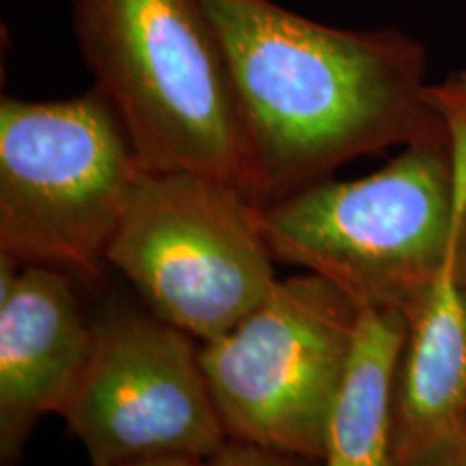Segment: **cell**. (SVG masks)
Returning <instances> with one entry per match:
<instances>
[{
    "label": "cell",
    "mask_w": 466,
    "mask_h": 466,
    "mask_svg": "<svg viewBox=\"0 0 466 466\" xmlns=\"http://www.w3.org/2000/svg\"><path fill=\"white\" fill-rule=\"evenodd\" d=\"M458 247L460 236L408 322L393 384L398 460L466 428V279Z\"/></svg>",
    "instance_id": "9"
},
{
    "label": "cell",
    "mask_w": 466,
    "mask_h": 466,
    "mask_svg": "<svg viewBox=\"0 0 466 466\" xmlns=\"http://www.w3.org/2000/svg\"><path fill=\"white\" fill-rule=\"evenodd\" d=\"M119 466H208V460L195 458H151V460H137V462H126Z\"/></svg>",
    "instance_id": "13"
},
{
    "label": "cell",
    "mask_w": 466,
    "mask_h": 466,
    "mask_svg": "<svg viewBox=\"0 0 466 466\" xmlns=\"http://www.w3.org/2000/svg\"><path fill=\"white\" fill-rule=\"evenodd\" d=\"M363 311L329 279H279L247 318L201 343L229 439L319 462Z\"/></svg>",
    "instance_id": "6"
},
{
    "label": "cell",
    "mask_w": 466,
    "mask_h": 466,
    "mask_svg": "<svg viewBox=\"0 0 466 466\" xmlns=\"http://www.w3.org/2000/svg\"><path fill=\"white\" fill-rule=\"evenodd\" d=\"M462 208L464 171L447 137L404 147L365 177L305 186L259 220L275 261L329 279L360 311L410 322L456 247Z\"/></svg>",
    "instance_id": "2"
},
{
    "label": "cell",
    "mask_w": 466,
    "mask_h": 466,
    "mask_svg": "<svg viewBox=\"0 0 466 466\" xmlns=\"http://www.w3.org/2000/svg\"><path fill=\"white\" fill-rule=\"evenodd\" d=\"M398 462L400 466H466V428Z\"/></svg>",
    "instance_id": "12"
},
{
    "label": "cell",
    "mask_w": 466,
    "mask_h": 466,
    "mask_svg": "<svg viewBox=\"0 0 466 466\" xmlns=\"http://www.w3.org/2000/svg\"><path fill=\"white\" fill-rule=\"evenodd\" d=\"M458 259H460V268H462V275L466 279V195H464V209H462V227H460Z\"/></svg>",
    "instance_id": "14"
},
{
    "label": "cell",
    "mask_w": 466,
    "mask_h": 466,
    "mask_svg": "<svg viewBox=\"0 0 466 466\" xmlns=\"http://www.w3.org/2000/svg\"><path fill=\"white\" fill-rule=\"evenodd\" d=\"M208 466H319L313 460L283 453L253 442L229 439L217 456L208 460Z\"/></svg>",
    "instance_id": "11"
},
{
    "label": "cell",
    "mask_w": 466,
    "mask_h": 466,
    "mask_svg": "<svg viewBox=\"0 0 466 466\" xmlns=\"http://www.w3.org/2000/svg\"><path fill=\"white\" fill-rule=\"evenodd\" d=\"M91 352L63 408L91 466L209 460L229 441L201 343L147 307L110 302L91 318Z\"/></svg>",
    "instance_id": "7"
},
{
    "label": "cell",
    "mask_w": 466,
    "mask_h": 466,
    "mask_svg": "<svg viewBox=\"0 0 466 466\" xmlns=\"http://www.w3.org/2000/svg\"><path fill=\"white\" fill-rule=\"evenodd\" d=\"M199 3L229 67L259 209L359 156L450 137L408 35L318 25L272 0Z\"/></svg>",
    "instance_id": "1"
},
{
    "label": "cell",
    "mask_w": 466,
    "mask_h": 466,
    "mask_svg": "<svg viewBox=\"0 0 466 466\" xmlns=\"http://www.w3.org/2000/svg\"><path fill=\"white\" fill-rule=\"evenodd\" d=\"M259 208L225 179L143 171L108 247L115 268L151 313L199 343L259 307L279 279Z\"/></svg>",
    "instance_id": "5"
},
{
    "label": "cell",
    "mask_w": 466,
    "mask_h": 466,
    "mask_svg": "<svg viewBox=\"0 0 466 466\" xmlns=\"http://www.w3.org/2000/svg\"><path fill=\"white\" fill-rule=\"evenodd\" d=\"M0 261V466H17L39 419L67 406L93 333L72 275Z\"/></svg>",
    "instance_id": "8"
},
{
    "label": "cell",
    "mask_w": 466,
    "mask_h": 466,
    "mask_svg": "<svg viewBox=\"0 0 466 466\" xmlns=\"http://www.w3.org/2000/svg\"><path fill=\"white\" fill-rule=\"evenodd\" d=\"M96 86L143 171H192L247 195V141L229 67L199 0H72Z\"/></svg>",
    "instance_id": "3"
},
{
    "label": "cell",
    "mask_w": 466,
    "mask_h": 466,
    "mask_svg": "<svg viewBox=\"0 0 466 466\" xmlns=\"http://www.w3.org/2000/svg\"><path fill=\"white\" fill-rule=\"evenodd\" d=\"M406 335L404 313L363 309L319 466H400L393 445V384Z\"/></svg>",
    "instance_id": "10"
},
{
    "label": "cell",
    "mask_w": 466,
    "mask_h": 466,
    "mask_svg": "<svg viewBox=\"0 0 466 466\" xmlns=\"http://www.w3.org/2000/svg\"><path fill=\"white\" fill-rule=\"evenodd\" d=\"M143 173L113 104L93 86L55 102H0V255L96 288Z\"/></svg>",
    "instance_id": "4"
}]
</instances>
